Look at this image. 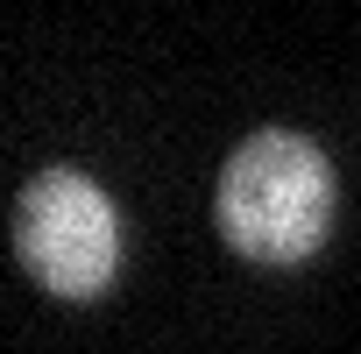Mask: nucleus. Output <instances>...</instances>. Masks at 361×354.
<instances>
[{"label": "nucleus", "mask_w": 361, "mask_h": 354, "mask_svg": "<svg viewBox=\"0 0 361 354\" xmlns=\"http://www.w3.org/2000/svg\"><path fill=\"white\" fill-rule=\"evenodd\" d=\"M326 220H333V170L290 128L248 135L220 170V234L248 262H305Z\"/></svg>", "instance_id": "nucleus-1"}, {"label": "nucleus", "mask_w": 361, "mask_h": 354, "mask_svg": "<svg viewBox=\"0 0 361 354\" xmlns=\"http://www.w3.org/2000/svg\"><path fill=\"white\" fill-rule=\"evenodd\" d=\"M15 248L29 276L57 298H99L121 262V227L92 177L78 170H43L29 177L22 213H15Z\"/></svg>", "instance_id": "nucleus-2"}]
</instances>
